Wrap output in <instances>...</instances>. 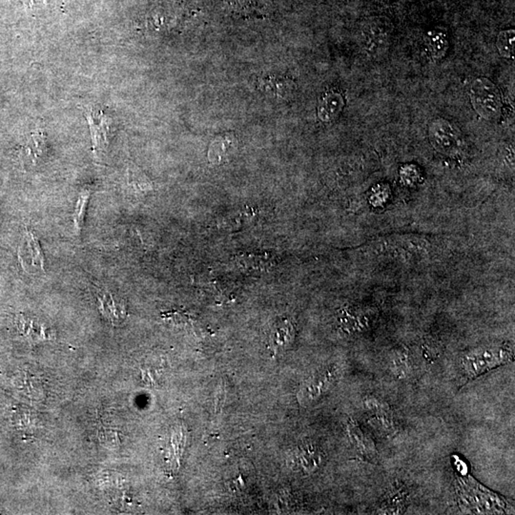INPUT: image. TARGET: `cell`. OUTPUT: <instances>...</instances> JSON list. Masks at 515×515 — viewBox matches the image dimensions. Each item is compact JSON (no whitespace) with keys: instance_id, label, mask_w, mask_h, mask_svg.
I'll use <instances>...</instances> for the list:
<instances>
[{"instance_id":"6da1fadb","label":"cell","mask_w":515,"mask_h":515,"mask_svg":"<svg viewBox=\"0 0 515 515\" xmlns=\"http://www.w3.org/2000/svg\"><path fill=\"white\" fill-rule=\"evenodd\" d=\"M456 492L459 506L470 514H506L509 509L507 500L480 485L476 480L466 475L458 476Z\"/></svg>"},{"instance_id":"7a4b0ae2","label":"cell","mask_w":515,"mask_h":515,"mask_svg":"<svg viewBox=\"0 0 515 515\" xmlns=\"http://www.w3.org/2000/svg\"><path fill=\"white\" fill-rule=\"evenodd\" d=\"M512 352L505 347H480L463 357L462 367L467 379L472 380L511 362Z\"/></svg>"},{"instance_id":"3957f363","label":"cell","mask_w":515,"mask_h":515,"mask_svg":"<svg viewBox=\"0 0 515 515\" xmlns=\"http://www.w3.org/2000/svg\"><path fill=\"white\" fill-rule=\"evenodd\" d=\"M472 107L487 121L499 118L502 111L501 94L494 82L486 78L475 79L469 87Z\"/></svg>"},{"instance_id":"277c9868","label":"cell","mask_w":515,"mask_h":515,"mask_svg":"<svg viewBox=\"0 0 515 515\" xmlns=\"http://www.w3.org/2000/svg\"><path fill=\"white\" fill-rule=\"evenodd\" d=\"M429 139L435 150L443 155L457 156L464 148L459 129L445 119H435L430 124Z\"/></svg>"},{"instance_id":"5b68a950","label":"cell","mask_w":515,"mask_h":515,"mask_svg":"<svg viewBox=\"0 0 515 515\" xmlns=\"http://www.w3.org/2000/svg\"><path fill=\"white\" fill-rule=\"evenodd\" d=\"M322 461L323 455L319 447L310 442L299 445L290 456L291 467L303 474H312Z\"/></svg>"},{"instance_id":"8992f818","label":"cell","mask_w":515,"mask_h":515,"mask_svg":"<svg viewBox=\"0 0 515 515\" xmlns=\"http://www.w3.org/2000/svg\"><path fill=\"white\" fill-rule=\"evenodd\" d=\"M334 376L335 372L332 368L316 373L303 384L298 394L299 402L303 405L314 402L323 392L330 389L334 381Z\"/></svg>"},{"instance_id":"52a82bcc","label":"cell","mask_w":515,"mask_h":515,"mask_svg":"<svg viewBox=\"0 0 515 515\" xmlns=\"http://www.w3.org/2000/svg\"><path fill=\"white\" fill-rule=\"evenodd\" d=\"M94 297L98 300L99 310L105 319L110 321L114 325H118L126 318L127 310L125 303L110 291L101 290V287H94Z\"/></svg>"},{"instance_id":"ba28073f","label":"cell","mask_w":515,"mask_h":515,"mask_svg":"<svg viewBox=\"0 0 515 515\" xmlns=\"http://www.w3.org/2000/svg\"><path fill=\"white\" fill-rule=\"evenodd\" d=\"M86 119L90 125L93 150L97 155L103 153L108 148L110 139L111 119L106 118L104 114H96L86 111Z\"/></svg>"},{"instance_id":"9c48e42d","label":"cell","mask_w":515,"mask_h":515,"mask_svg":"<svg viewBox=\"0 0 515 515\" xmlns=\"http://www.w3.org/2000/svg\"><path fill=\"white\" fill-rule=\"evenodd\" d=\"M19 258L24 267L39 268L44 270V256L42 253L41 245L36 235L32 231L27 230L24 237L23 245L19 250Z\"/></svg>"},{"instance_id":"30bf717a","label":"cell","mask_w":515,"mask_h":515,"mask_svg":"<svg viewBox=\"0 0 515 515\" xmlns=\"http://www.w3.org/2000/svg\"><path fill=\"white\" fill-rule=\"evenodd\" d=\"M347 434L353 447L362 456L372 461L377 459V449L374 442L353 419L348 422Z\"/></svg>"},{"instance_id":"8fae6325","label":"cell","mask_w":515,"mask_h":515,"mask_svg":"<svg viewBox=\"0 0 515 515\" xmlns=\"http://www.w3.org/2000/svg\"><path fill=\"white\" fill-rule=\"evenodd\" d=\"M389 32L384 28H370L365 30L364 44L365 53L370 56L382 54L389 46Z\"/></svg>"},{"instance_id":"7c38bea8","label":"cell","mask_w":515,"mask_h":515,"mask_svg":"<svg viewBox=\"0 0 515 515\" xmlns=\"http://www.w3.org/2000/svg\"><path fill=\"white\" fill-rule=\"evenodd\" d=\"M345 103L342 94L337 92H327L321 99L318 114L323 121H332L339 116Z\"/></svg>"},{"instance_id":"4fadbf2b","label":"cell","mask_w":515,"mask_h":515,"mask_svg":"<svg viewBox=\"0 0 515 515\" xmlns=\"http://www.w3.org/2000/svg\"><path fill=\"white\" fill-rule=\"evenodd\" d=\"M294 325L290 320L283 319L278 321L271 330L270 342L274 352L281 348L287 347L293 339H294Z\"/></svg>"},{"instance_id":"5bb4252c","label":"cell","mask_w":515,"mask_h":515,"mask_svg":"<svg viewBox=\"0 0 515 515\" xmlns=\"http://www.w3.org/2000/svg\"><path fill=\"white\" fill-rule=\"evenodd\" d=\"M126 178L127 188L136 195H145L154 189L150 179L136 164H129Z\"/></svg>"},{"instance_id":"9a60e30c","label":"cell","mask_w":515,"mask_h":515,"mask_svg":"<svg viewBox=\"0 0 515 515\" xmlns=\"http://www.w3.org/2000/svg\"><path fill=\"white\" fill-rule=\"evenodd\" d=\"M390 370L397 379H407L412 373V361L405 350H398L392 353L390 359Z\"/></svg>"},{"instance_id":"2e32d148","label":"cell","mask_w":515,"mask_h":515,"mask_svg":"<svg viewBox=\"0 0 515 515\" xmlns=\"http://www.w3.org/2000/svg\"><path fill=\"white\" fill-rule=\"evenodd\" d=\"M91 198L90 189H83L79 194L78 201L74 212V228L77 235H81L84 225L87 205Z\"/></svg>"},{"instance_id":"e0dca14e","label":"cell","mask_w":515,"mask_h":515,"mask_svg":"<svg viewBox=\"0 0 515 515\" xmlns=\"http://www.w3.org/2000/svg\"><path fill=\"white\" fill-rule=\"evenodd\" d=\"M341 325L348 332H361L367 327V317L352 310H343L340 318Z\"/></svg>"},{"instance_id":"ac0fdd59","label":"cell","mask_w":515,"mask_h":515,"mask_svg":"<svg viewBox=\"0 0 515 515\" xmlns=\"http://www.w3.org/2000/svg\"><path fill=\"white\" fill-rule=\"evenodd\" d=\"M27 156L31 159L34 163L41 160L46 156L47 152V144L46 136L43 133H34L29 139L28 143L25 146Z\"/></svg>"},{"instance_id":"d6986e66","label":"cell","mask_w":515,"mask_h":515,"mask_svg":"<svg viewBox=\"0 0 515 515\" xmlns=\"http://www.w3.org/2000/svg\"><path fill=\"white\" fill-rule=\"evenodd\" d=\"M286 83L287 79H283V77H265L260 81V87L263 91L273 93L275 96L282 98L283 93L287 90Z\"/></svg>"},{"instance_id":"ffe728a7","label":"cell","mask_w":515,"mask_h":515,"mask_svg":"<svg viewBox=\"0 0 515 515\" xmlns=\"http://www.w3.org/2000/svg\"><path fill=\"white\" fill-rule=\"evenodd\" d=\"M496 47L499 54L506 59H511L514 53V31L507 30L501 32L497 37Z\"/></svg>"},{"instance_id":"44dd1931","label":"cell","mask_w":515,"mask_h":515,"mask_svg":"<svg viewBox=\"0 0 515 515\" xmlns=\"http://www.w3.org/2000/svg\"><path fill=\"white\" fill-rule=\"evenodd\" d=\"M363 403L365 410L372 415L392 414L390 405L376 396H365Z\"/></svg>"},{"instance_id":"7402d4cb","label":"cell","mask_w":515,"mask_h":515,"mask_svg":"<svg viewBox=\"0 0 515 515\" xmlns=\"http://www.w3.org/2000/svg\"><path fill=\"white\" fill-rule=\"evenodd\" d=\"M427 46H429L430 53L432 54V56L441 57L446 53L447 41L441 34H430Z\"/></svg>"},{"instance_id":"603a6c76","label":"cell","mask_w":515,"mask_h":515,"mask_svg":"<svg viewBox=\"0 0 515 515\" xmlns=\"http://www.w3.org/2000/svg\"><path fill=\"white\" fill-rule=\"evenodd\" d=\"M407 497V494H405L404 489H398V491L396 489V491L393 492L387 499V503H389L387 504V509L394 511L395 514L400 512L399 511H403L405 509Z\"/></svg>"}]
</instances>
